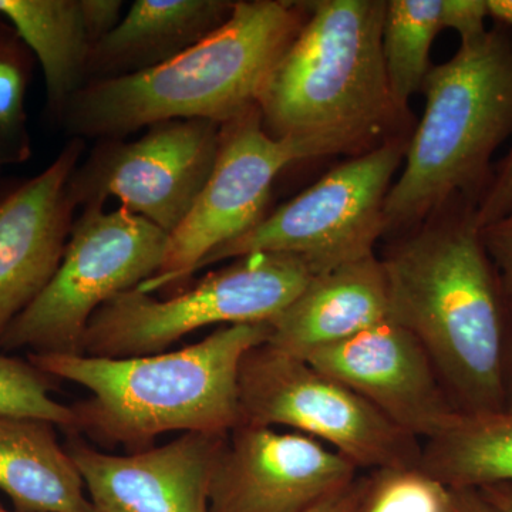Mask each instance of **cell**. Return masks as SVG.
Listing matches in <instances>:
<instances>
[{"label":"cell","mask_w":512,"mask_h":512,"mask_svg":"<svg viewBox=\"0 0 512 512\" xmlns=\"http://www.w3.org/2000/svg\"><path fill=\"white\" fill-rule=\"evenodd\" d=\"M306 18V2L239 0L220 29L170 62L87 83L67 104L60 124L80 140H120L167 120L222 126L258 107L269 74Z\"/></svg>","instance_id":"obj_2"},{"label":"cell","mask_w":512,"mask_h":512,"mask_svg":"<svg viewBox=\"0 0 512 512\" xmlns=\"http://www.w3.org/2000/svg\"><path fill=\"white\" fill-rule=\"evenodd\" d=\"M234 6L231 0H137L93 47L87 83L131 76L170 62L220 29Z\"/></svg>","instance_id":"obj_17"},{"label":"cell","mask_w":512,"mask_h":512,"mask_svg":"<svg viewBox=\"0 0 512 512\" xmlns=\"http://www.w3.org/2000/svg\"><path fill=\"white\" fill-rule=\"evenodd\" d=\"M389 319L386 276L375 254L313 275L284 311L269 320L266 343L305 359Z\"/></svg>","instance_id":"obj_16"},{"label":"cell","mask_w":512,"mask_h":512,"mask_svg":"<svg viewBox=\"0 0 512 512\" xmlns=\"http://www.w3.org/2000/svg\"><path fill=\"white\" fill-rule=\"evenodd\" d=\"M312 276L298 256L262 252L235 259L167 301L130 289L94 313L80 355L104 359L158 355L205 326L268 323Z\"/></svg>","instance_id":"obj_6"},{"label":"cell","mask_w":512,"mask_h":512,"mask_svg":"<svg viewBox=\"0 0 512 512\" xmlns=\"http://www.w3.org/2000/svg\"><path fill=\"white\" fill-rule=\"evenodd\" d=\"M420 466L451 490L512 484V413L451 414L421 441Z\"/></svg>","instance_id":"obj_20"},{"label":"cell","mask_w":512,"mask_h":512,"mask_svg":"<svg viewBox=\"0 0 512 512\" xmlns=\"http://www.w3.org/2000/svg\"><path fill=\"white\" fill-rule=\"evenodd\" d=\"M491 18L512 29V0H487Z\"/></svg>","instance_id":"obj_32"},{"label":"cell","mask_w":512,"mask_h":512,"mask_svg":"<svg viewBox=\"0 0 512 512\" xmlns=\"http://www.w3.org/2000/svg\"><path fill=\"white\" fill-rule=\"evenodd\" d=\"M168 234L123 207L86 208L73 222L62 262L36 301L6 330L0 349L29 355L76 353L94 313L120 293L153 278Z\"/></svg>","instance_id":"obj_7"},{"label":"cell","mask_w":512,"mask_h":512,"mask_svg":"<svg viewBox=\"0 0 512 512\" xmlns=\"http://www.w3.org/2000/svg\"><path fill=\"white\" fill-rule=\"evenodd\" d=\"M420 441L458 412L420 340L389 319L305 357Z\"/></svg>","instance_id":"obj_13"},{"label":"cell","mask_w":512,"mask_h":512,"mask_svg":"<svg viewBox=\"0 0 512 512\" xmlns=\"http://www.w3.org/2000/svg\"><path fill=\"white\" fill-rule=\"evenodd\" d=\"M83 150L73 138L43 173L0 201V340L62 262L76 210L69 180Z\"/></svg>","instance_id":"obj_15"},{"label":"cell","mask_w":512,"mask_h":512,"mask_svg":"<svg viewBox=\"0 0 512 512\" xmlns=\"http://www.w3.org/2000/svg\"><path fill=\"white\" fill-rule=\"evenodd\" d=\"M239 424L298 431L360 471L419 466L421 441L332 376L272 348L249 349L238 373Z\"/></svg>","instance_id":"obj_8"},{"label":"cell","mask_w":512,"mask_h":512,"mask_svg":"<svg viewBox=\"0 0 512 512\" xmlns=\"http://www.w3.org/2000/svg\"><path fill=\"white\" fill-rule=\"evenodd\" d=\"M35 56L16 30L0 16V151L5 164L32 156L26 117V92Z\"/></svg>","instance_id":"obj_22"},{"label":"cell","mask_w":512,"mask_h":512,"mask_svg":"<svg viewBox=\"0 0 512 512\" xmlns=\"http://www.w3.org/2000/svg\"><path fill=\"white\" fill-rule=\"evenodd\" d=\"M360 485H362V474L356 477L345 488L338 493L330 495L322 503L315 505L306 512H356L357 503H359Z\"/></svg>","instance_id":"obj_29"},{"label":"cell","mask_w":512,"mask_h":512,"mask_svg":"<svg viewBox=\"0 0 512 512\" xmlns=\"http://www.w3.org/2000/svg\"><path fill=\"white\" fill-rule=\"evenodd\" d=\"M84 19L94 42H100L119 25L121 20V0H82Z\"/></svg>","instance_id":"obj_28"},{"label":"cell","mask_w":512,"mask_h":512,"mask_svg":"<svg viewBox=\"0 0 512 512\" xmlns=\"http://www.w3.org/2000/svg\"><path fill=\"white\" fill-rule=\"evenodd\" d=\"M316 157L305 141L269 136L258 107L222 124L207 184L187 218L168 235L160 271L137 288L150 293L183 284L214 249L264 220L272 187L286 167Z\"/></svg>","instance_id":"obj_11"},{"label":"cell","mask_w":512,"mask_h":512,"mask_svg":"<svg viewBox=\"0 0 512 512\" xmlns=\"http://www.w3.org/2000/svg\"><path fill=\"white\" fill-rule=\"evenodd\" d=\"M220 140L221 124L202 119L161 121L133 141L100 140L74 168L70 200L86 210L117 198L170 235L207 184Z\"/></svg>","instance_id":"obj_10"},{"label":"cell","mask_w":512,"mask_h":512,"mask_svg":"<svg viewBox=\"0 0 512 512\" xmlns=\"http://www.w3.org/2000/svg\"><path fill=\"white\" fill-rule=\"evenodd\" d=\"M476 208L440 211L380 261L390 319L420 340L458 412H505L511 315Z\"/></svg>","instance_id":"obj_1"},{"label":"cell","mask_w":512,"mask_h":512,"mask_svg":"<svg viewBox=\"0 0 512 512\" xmlns=\"http://www.w3.org/2000/svg\"><path fill=\"white\" fill-rule=\"evenodd\" d=\"M228 434L183 433L126 456L79 439L66 447L93 512H211L212 474Z\"/></svg>","instance_id":"obj_14"},{"label":"cell","mask_w":512,"mask_h":512,"mask_svg":"<svg viewBox=\"0 0 512 512\" xmlns=\"http://www.w3.org/2000/svg\"><path fill=\"white\" fill-rule=\"evenodd\" d=\"M2 165H5V161H3L2 151H0V167H2Z\"/></svg>","instance_id":"obj_34"},{"label":"cell","mask_w":512,"mask_h":512,"mask_svg":"<svg viewBox=\"0 0 512 512\" xmlns=\"http://www.w3.org/2000/svg\"><path fill=\"white\" fill-rule=\"evenodd\" d=\"M454 503L451 512H503L487 500L478 490H453Z\"/></svg>","instance_id":"obj_30"},{"label":"cell","mask_w":512,"mask_h":512,"mask_svg":"<svg viewBox=\"0 0 512 512\" xmlns=\"http://www.w3.org/2000/svg\"><path fill=\"white\" fill-rule=\"evenodd\" d=\"M0 16L42 66L47 113L60 123L67 104L86 86L96 46L82 0H0Z\"/></svg>","instance_id":"obj_19"},{"label":"cell","mask_w":512,"mask_h":512,"mask_svg":"<svg viewBox=\"0 0 512 512\" xmlns=\"http://www.w3.org/2000/svg\"><path fill=\"white\" fill-rule=\"evenodd\" d=\"M49 379L30 362L0 356V414L49 421L74 430L72 406L50 396Z\"/></svg>","instance_id":"obj_24"},{"label":"cell","mask_w":512,"mask_h":512,"mask_svg":"<svg viewBox=\"0 0 512 512\" xmlns=\"http://www.w3.org/2000/svg\"><path fill=\"white\" fill-rule=\"evenodd\" d=\"M512 210V151L478 201L476 217L481 228L500 220Z\"/></svg>","instance_id":"obj_27"},{"label":"cell","mask_w":512,"mask_h":512,"mask_svg":"<svg viewBox=\"0 0 512 512\" xmlns=\"http://www.w3.org/2000/svg\"><path fill=\"white\" fill-rule=\"evenodd\" d=\"M454 491L420 466L362 474L356 512H451Z\"/></svg>","instance_id":"obj_23"},{"label":"cell","mask_w":512,"mask_h":512,"mask_svg":"<svg viewBox=\"0 0 512 512\" xmlns=\"http://www.w3.org/2000/svg\"><path fill=\"white\" fill-rule=\"evenodd\" d=\"M407 143L390 138L333 168L241 237L214 249L197 271L251 254L298 256L313 275L375 255L386 234L384 205Z\"/></svg>","instance_id":"obj_9"},{"label":"cell","mask_w":512,"mask_h":512,"mask_svg":"<svg viewBox=\"0 0 512 512\" xmlns=\"http://www.w3.org/2000/svg\"><path fill=\"white\" fill-rule=\"evenodd\" d=\"M481 494L503 512H512V484H497L481 488Z\"/></svg>","instance_id":"obj_31"},{"label":"cell","mask_w":512,"mask_h":512,"mask_svg":"<svg viewBox=\"0 0 512 512\" xmlns=\"http://www.w3.org/2000/svg\"><path fill=\"white\" fill-rule=\"evenodd\" d=\"M423 90L426 109L384 205L386 232L419 227L453 198L476 204L491 157L512 134V37L500 28L461 43L431 67Z\"/></svg>","instance_id":"obj_5"},{"label":"cell","mask_w":512,"mask_h":512,"mask_svg":"<svg viewBox=\"0 0 512 512\" xmlns=\"http://www.w3.org/2000/svg\"><path fill=\"white\" fill-rule=\"evenodd\" d=\"M485 251L498 275L508 312L512 316V210L481 228Z\"/></svg>","instance_id":"obj_25"},{"label":"cell","mask_w":512,"mask_h":512,"mask_svg":"<svg viewBox=\"0 0 512 512\" xmlns=\"http://www.w3.org/2000/svg\"><path fill=\"white\" fill-rule=\"evenodd\" d=\"M308 18L258 100L274 138L311 144L319 157L360 156L397 128L382 55L384 0L306 2Z\"/></svg>","instance_id":"obj_4"},{"label":"cell","mask_w":512,"mask_h":512,"mask_svg":"<svg viewBox=\"0 0 512 512\" xmlns=\"http://www.w3.org/2000/svg\"><path fill=\"white\" fill-rule=\"evenodd\" d=\"M488 16L490 13L487 0H443V29L457 32L461 43L471 42L485 35V19Z\"/></svg>","instance_id":"obj_26"},{"label":"cell","mask_w":512,"mask_h":512,"mask_svg":"<svg viewBox=\"0 0 512 512\" xmlns=\"http://www.w3.org/2000/svg\"><path fill=\"white\" fill-rule=\"evenodd\" d=\"M55 424L0 414V490L23 512H93Z\"/></svg>","instance_id":"obj_18"},{"label":"cell","mask_w":512,"mask_h":512,"mask_svg":"<svg viewBox=\"0 0 512 512\" xmlns=\"http://www.w3.org/2000/svg\"><path fill=\"white\" fill-rule=\"evenodd\" d=\"M362 471L326 444L298 431L238 424L221 448L211 512H306Z\"/></svg>","instance_id":"obj_12"},{"label":"cell","mask_w":512,"mask_h":512,"mask_svg":"<svg viewBox=\"0 0 512 512\" xmlns=\"http://www.w3.org/2000/svg\"><path fill=\"white\" fill-rule=\"evenodd\" d=\"M0 512H9V511H6L5 508H3L2 505H0Z\"/></svg>","instance_id":"obj_35"},{"label":"cell","mask_w":512,"mask_h":512,"mask_svg":"<svg viewBox=\"0 0 512 512\" xmlns=\"http://www.w3.org/2000/svg\"><path fill=\"white\" fill-rule=\"evenodd\" d=\"M269 333L268 323H238L175 352L131 359L47 353L29 355V362L47 376L92 393L73 404V431L136 453L173 431L234 430L239 424V365L249 349L268 342Z\"/></svg>","instance_id":"obj_3"},{"label":"cell","mask_w":512,"mask_h":512,"mask_svg":"<svg viewBox=\"0 0 512 512\" xmlns=\"http://www.w3.org/2000/svg\"><path fill=\"white\" fill-rule=\"evenodd\" d=\"M443 0H390L382 30V55L387 84L400 113L423 89L429 74L430 50L443 30Z\"/></svg>","instance_id":"obj_21"},{"label":"cell","mask_w":512,"mask_h":512,"mask_svg":"<svg viewBox=\"0 0 512 512\" xmlns=\"http://www.w3.org/2000/svg\"><path fill=\"white\" fill-rule=\"evenodd\" d=\"M505 412L512 413V328L505 357Z\"/></svg>","instance_id":"obj_33"}]
</instances>
